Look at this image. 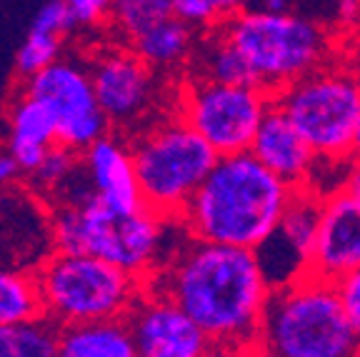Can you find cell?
I'll list each match as a JSON object with an SVG mask.
<instances>
[{
	"label": "cell",
	"instance_id": "1",
	"mask_svg": "<svg viewBox=\"0 0 360 357\" xmlns=\"http://www.w3.org/2000/svg\"><path fill=\"white\" fill-rule=\"evenodd\" d=\"M146 287L178 302L215 345L250 357L270 300L255 250L202 242L188 235L173 247Z\"/></svg>",
	"mask_w": 360,
	"mask_h": 357
},
{
	"label": "cell",
	"instance_id": "2",
	"mask_svg": "<svg viewBox=\"0 0 360 357\" xmlns=\"http://www.w3.org/2000/svg\"><path fill=\"white\" fill-rule=\"evenodd\" d=\"M295 188L270 173L250 150L220 155L180 225L191 238L258 250L281 223Z\"/></svg>",
	"mask_w": 360,
	"mask_h": 357
},
{
	"label": "cell",
	"instance_id": "3",
	"mask_svg": "<svg viewBox=\"0 0 360 357\" xmlns=\"http://www.w3.org/2000/svg\"><path fill=\"white\" fill-rule=\"evenodd\" d=\"M65 200L56 210L51 235L56 252L96 255L148 280L163 265L168 230L175 220L160 218L150 207L120 210L93 193L88 178L70 180Z\"/></svg>",
	"mask_w": 360,
	"mask_h": 357
},
{
	"label": "cell",
	"instance_id": "4",
	"mask_svg": "<svg viewBox=\"0 0 360 357\" xmlns=\"http://www.w3.org/2000/svg\"><path fill=\"white\" fill-rule=\"evenodd\" d=\"M250 357H360L338 285L308 273L270 292Z\"/></svg>",
	"mask_w": 360,
	"mask_h": 357
},
{
	"label": "cell",
	"instance_id": "5",
	"mask_svg": "<svg viewBox=\"0 0 360 357\" xmlns=\"http://www.w3.org/2000/svg\"><path fill=\"white\" fill-rule=\"evenodd\" d=\"M218 28L243 53L255 83L273 95L338 58L335 35L303 13L245 8Z\"/></svg>",
	"mask_w": 360,
	"mask_h": 357
},
{
	"label": "cell",
	"instance_id": "6",
	"mask_svg": "<svg viewBox=\"0 0 360 357\" xmlns=\"http://www.w3.org/2000/svg\"><path fill=\"white\" fill-rule=\"evenodd\" d=\"M323 162L348 165L360 125V75L343 56L273 95Z\"/></svg>",
	"mask_w": 360,
	"mask_h": 357
},
{
	"label": "cell",
	"instance_id": "7",
	"mask_svg": "<svg viewBox=\"0 0 360 357\" xmlns=\"http://www.w3.org/2000/svg\"><path fill=\"white\" fill-rule=\"evenodd\" d=\"M45 320L58 327L128 318L146 280L96 255L56 252L35 273Z\"/></svg>",
	"mask_w": 360,
	"mask_h": 357
},
{
	"label": "cell",
	"instance_id": "8",
	"mask_svg": "<svg viewBox=\"0 0 360 357\" xmlns=\"http://www.w3.org/2000/svg\"><path fill=\"white\" fill-rule=\"evenodd\" d=\"M130 148L143 200L165 220H180L220 157L180 115L135 133Z\"/></svg>",
	"mask_w": 360,
	"mask_h": 357
},
{
	"label": "cell",
	"instance_id": "9",
	"mask_svg": "<svg viewBox=\"0 0 360 357\" xmlns=\"http://www.w3.org/2000/svg\"><path fill=\"white\" fill-rule=\"evenodd\" d=\"M273 105V93L260 85H231L218 80H186L178 95V115L208 140L218 155L250 150Z\"/></svg>",
	"mask_w": 360,
	"mask_h": 357
},
{
	"label": "cell",
	"instance_id": "10",
	"mask_svg": "<svg viewBox=\"0 0 360 357\" xmlns=\"http://www.w3.org/2000/svg\"><path fill=\"white\" fill-rule=\"evenodd\" d=\"M25 95L43 103L58 123V143L83 152L98 138L110 133L105 112L98 103L90 70L70 60H56L28 78Z\"/></svg>",
	"mask_w": 360,
	"mask_h": 357
},
{
	"label": "cell",
	"instance_id": "11",
	"mask_svg": "<svg viewBox=\"0 0 360 357\" xmlns=\"http://www.w3.org/2000/svg\"><path fill=\"white\" fill-rule=\"evenodd\" d=\"M321 207L323 195L318 190H295V195L288 202L278 228L255 250L260 268H263L273 290L295 283L298 278L310 273L318 223H321Z\"/></svg>",
	"mask_w": 360,
	"mask_h": 357
},
{
	"label": "cell",
	"instance_id": "12",
	"mask_svg": "<svg viewBox=\"0 0 360 357\" xmlns=\"http://www.w3.org/2000/svg\"><path fill=\"white\" fill-rule=\"evenodd\" d=\"M125 320L141 357H202L215 347L178 302L150 287L143 290Z\"/></svg>",
	"mask_w": 360,
	"mask_h": 357
},
{
	"label": "cell",
	"instance_id": "13",
	"mask_svg": "<svg viewBox=\"0 0 360 357\" xmlns=\"http://www.w3.org/2000/svg\"><path fill=\"white\" fill-rule=\"evenodd\" d=\"M98 103L110 128H128L148 115L155 98L153 67L133 51H108L90 67Z\"/></svg>",
	"mask_w": 360,
	"mask_h": 357
},
{
	"label": "cell",
	"instance_id": "14",
	"mask_svg": "<svg viewBox=\"0 0 360 357\" xmlns=\"http://www.w3.org/2000/svg\"><path fill=\"white\" fill-rule=\"evenodd\" d=\"M360 268V200L345 188L323 195L321 223L315 238L310 273L328 280H340L343 275Z\"/></svg>",
	"mask_w": 360,
	"mask_h": 357
},
{
	"label": "cell",
	"instance_id": "15",
	"mask_svg": "<svg viewBox=\"0 0 360 357\" xmlns=\"http://www.w3.org/2000/svg\"><path fill=\"white\" fill-rule=\"evenodd\" d=\"M250 152L263 162L270 173H276L285 180L290 188L303 190L313 188L318 183L321 157L308 145V140L298 133V128L290 123V117L273 103L265 112L263 123L255 133Z\"/></svg>",
	"mask_w": 360,
	"mask_h": 357
},
{
	"label": "cell",
	"instance_id": "16",
	"mask_svg": "<svg viewBox=\"0 0 360 357\" xmlns=\"http://www.w3.org/2000/svg\"><path fill=\"white\" fill-rule=\"evenodd\" d=\"M83 170L90 188L105 202L120 210L146 207L143 190L138 183L133 148L125 138L108 133L83 150Z\"/></svg>",
	"mask_w": 360,
	"mask_h": 357
},
{
	"label": "cell",
	"instance_id": "17",
	"mask_svg": "<svg viewBox=\"0 0 360 357\" xmlns=\"http://www.w3.org/2000/svg\"><path fill=\"white\" fill-rule=\"evenodd\" d=\"M58 143V123L53 112L30 95H22L13 105L8 152L18 160L25 175H33L45 152Z\"/></svg>",
	"mask_w": 360,
	"mask_h": 357
},
{
	"label": "cell",
	"instance_id": "18",
	"mask_svg": "<svg viewBox=\"0 0 360 357\" xmlns=\"http://www.w3.org/2000/svg\"><path fill=\"white\" fill-rule=\"evenodd\" d=\"M58 357H141L128 320L58 327Z\"/></svg>",
	"mask_w": 360,
	"mask_h": 357
},
{
	"label": "cell",
	"instance_id": "19",
	"mask_svg": "<svg viewBox=\"0 0 360 357\" xmlns=\"http://www.w3.org/2000/svg\"><path fill=\"white\" fill-rule=\"evenodd\" d=\"M130 51L153 70L178 67L195 51V28L170 15L130 43Z\"/></svg>",
	"mask_w": 360,
	"mask_h": 357
},
{
	"label": "cell",
	"instance_id": "20",
	"mask_svg": "<svg viewBox=\"0 0 360 357\" xmlns=\"http://www.w3.org/2000/svg\"><path fill=\"white\" fill-rule=\"evenodd\" d=\"M198 75L231 85H258L243 53L220 28L208 30V38L198 51Z\"/></svg>",
	"mask_w": 360,
	"mask_h": 357
},
{
	"label": "cell",
	"instance_id": "21",
	"mask_svg": "<svg viewBox=\"0 0 360 357\" xmlns=\"http://www.w3.org/2000/svg\"><path fill=\"white\" fill-rule=\"evenodd\" d=\"M45 318L35 275L0 268V325H25Z\"/></svg>",
	"mask_w": 360,
	"mask_h": 357
},
{
	"label": "cell",
	"instance_id": "22",
	"mask_svg": "<svg viewBox=\"0 0 360 357\" xmlns=\"http://www.w3.org/2000/svg\"><path fill=\"white\" fill-rule=\"evenodd\" d=\"M0 357H58V325L45 318L0 325Z\"/></svg>",
	"mask_w": 360,
	"mask_h": 357
},
{
	"label": "cell",
	"instance_id": "23",
	"mask_svg": "<svg viewBox=\"0 0 360 357\" xmlns=\"http://www.w3.org/2000/svg\"><path fill=\"white\" fill-rule=\"evenodd\" d=\"M170 3L168 0H112L110 6V20L118 28L128 43L141 38L153 25L163 22L170 18Z\"/></svg>",
	"mask_w": 360,
	"mask_h": 357
},
{
	"label": "cell",
	"instance_id": "24",
	"mask_svg": "<svg viewBox=\"0 0 360 357\" xmlns=\"http://www.w3.org/2000/svg\"><path fill=\"white\" fill-rule=\"evenodd\" d=\"M80 168H83V162L78 165V150L56 143L51 150L45 152L43 162H40L38 170H35L30 178L35 180V185H38L40 190L60 193V190H65L68 183L80 173Z\"/></svg>",
	"mask_w": 360,
	"mask_h": 357
},
{
	"label": "cell",
	"instance_id": "25",
	"mask_svg": "<svg viewBox=\"0 0 360 357\" xmlns=\"http://www.w3.org/2000/svg\"><path fill=\"white\" fill-rule=\"evenodd\" d=\"M56 60H60V38L38 33V30H28V38L22 40L15 56L18 73L22 78H33Z\"/></svg>",
	"mask_w": 360,
	"mask_h": 357
},
{
	"label": "cell",
	"instance_id": "26",
	"mask_svg": "<svg viewBox=\"0 0 360 357\" xmlns=\"http://www.w3.org/2000/svg\"><path fill=\"white\" fill-rule=\"evenodd\" d=\"M75 28V20L70 15V8H68L65 0H48L35 11L33 22H30V30H38L45 35H56L63 38L68 30Z\"/></svg>",
	"mask_w": 360,
	"mask_h": 357
},
{
	"label": "cell",
	"instance_id": "27",
	"mask_svg": "<svg viewBox=\"0 0 360 357\" xmlns=\"http://www.w3.org/2000/svg\"><path fill=\"white\" fill-rule=\"evenodd\" d=\"M168 3H170V13L195 30L198 28L213 30L223 22L213 0H168Z\"/></svg>",
	"mask_w": 360,
	"mask_h": 357
},
{
	"label": "cell",
	"instance_id": "28",
	"mask_svg": "<svg viewBox=\"0 0 360 357\" xmlns=\"http://www.w3.org/2000/svg\"><path fill=\"white\" fill-rule=\"evenodd\" d=\"M65 3L75 25H98L101 20L110 18L112 0H65Z\"/></svg>",
	"mask_w": 360,
	"mask_h": 357
},
{
	"label": "cell",
	"instance_id": "29",
	"mask_svg": "<svg viewBox=\"0 0 360 357\" xmlns=\"http://www.w3.org/2000/svg\"><path fill=\"white\" fill-rule=\"evenodd\" d=\"M338 292H340V300L345 305V313H348L350 323L355 325L360 335V268L353 273L343 275L340 280H335Z\"/></svg>",
	"mask_w": 360,
	"mask_h": 357
},
{
	"label": "cell",
	"instance_id": "30",
	"mask_svg": "<svg viewBox=\"0 0 360 357\" xmlns=\"http://www.w3.org/2000/svg\"><path fill=\"white\" fill-rule=\"evenodd\" d=\"M18 175H22V170H20V165H18V160L11 155V152H3V155H0V185L13 183V180L18 178Z\"/></svg>",
	"mask_w": 360,
	"mask_h": 357
},
{
	"label": "cell",
	"instance_id": "31",
	"mask_svg": "<svg viewBox=\"0 0 360 357\" xmlns=\"http://www.w3.org/2000/svg\"><path fill=\"white\" fill-rule=\"evenodd\" d=\"M343 188L348 190L350 195H355L360 200V160H358V157H353V160H350V165H348V170H345Z\"/></svg>",
	"mask_w": 360,
	"mask_h": 357
},
{
	"label": "cell",
	"instance_id": "32",
	"mask_svg": "<svg viewBox=\"0 0 360 357\" xmlns=\"http://www.w3.org/2000/svg\"><path fill=\"white\" fill-rule=\"evenodd\" d=\"M213 3H215V8H218V13H220L223 20L253 6V0H213Z\"/></svg>",
	"mask_w": 360,
	"mask_h": 357
},
{
	"label": "cell",
	"instance_id": "33",
	"mask_svg": "<svg viewBox=\"0 0 360 357\" xmlns=\"http://www.w3.org/2000/svg\"><path fill=\"white\" fill-rule=\"evenodd\" d=\"M253 8L268 13H290L292 11V0H253Z\"/></svg>",
	"mask_w": 360,
	"mask_h": 357
},
{
	"label": "cell",
	"instance_id": "34",
	"mask_svg": "<svg viewBox=\"0 0 360 357\" xmlns=\"http://www.w3.org/2000/svg\"><path fill=\"white\" fill-rule=\"evenodd\" d=\"M343 58L348 60V65L353 67L355 73L360 75V38H355L353 43H350L348 48H345V51H343Z\"/></svg>",
	"mask_w": 360,
	"mask_h": 357
},
{
	"label": "cell",
	"instance_id": "35",
	"mask_svg": "<svg viewBox=\"0 0 360 357\" xmlns=\"http://www.w3.org/2000/svg\"><path fill=\"white\" fill-rule=\"evenodd\" d=\"M355 157L360 160V125H358V135H355Z\"/></svg>",
	"mask_w": 360,
	"mask_h": 357
},
{
	"label": "cell",
	"instance_id": "36",
	"mask_svg": "<svg viewBox=\"0 0 360 357\" xmlns=\"http://www.w3.org/2000/svg\"><path fill=\"white\" fill-rule=\"evenodd\" d=\"M220 350H223V347H220V345H215L213 350L208 352V355H202V357H218V355H220Z\"/></svg>",
	"mask_w": 360,
	"mask_h": 357
}]
</instances>
